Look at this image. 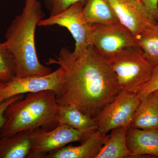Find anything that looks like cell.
<instances>
[{"instance_id":"6da1fadb","label":"cell","mask_w":158,"mask_h":158,"mask_svg":"<svg viewBox=\"0 0 158 158\" xmlns=\"http://www.w3.org/2000/svg\"><path fill=\"white\" fill-rule=\"evenodd\" d=\"M47 65L56 64L64 71V89L56 97L58 105H70L94 118L114 100L122 89L107 59L89 46L85 55L76 59L67 48Z\"/></svg>"},{"instance_id":"7a4b0ae2","label":"cell","mask_w":158,"mask_h":158,"mask_svg":"<svg viewBox=\"0 0 158 158\" xmlns=\"http://www.w3.org/2000/svg\"><path fill=\"white\" fill-rule=\"evenodd\" d=\"M44 13L39 0H25L21 13L17 15L6 31L3 43L13 58L15 77L46 75L49 67L40 62L35 45V31Z\"/></svg>"},{"instance_id":"3957f363","label":"cell","mask_w":158,"mask_h":158,"mask_svg":"<svg viewBox=\"0 0 158 158\" xmlns=\"http://www.w3.org/2000/svg\"><path fill=\"white\" fill-rule=\"evenodd\" d=\"M58 106L56 94L53 90L27 94L6 109L0 138L39 128L50 130L56 127L59 124L56 118Z\"/></svg>"},{"instance_id":"277c9868","label":"cell","mask_w":158,"mask_h":158,"mask_svg":"<svg viewBox=\"0 0 158 158\" xmlns=\"http://www.w3.org/2000/svg\"><path fill=\"white\" fill-rule=\"evenodd\" d=\"M107 60L120 88L132 93L149 81L154 67L138 46L123 50Z\"/></svg>"},{"instance_id":"5b68a950","label":"cell","mask_w":158,"mask_h":158,"mask_svg":"<svg viewBox=\"0 0 158 158\" xmlns=\"http://www.w3.org/2000/svg\"><path fill=\"white\" fill-rule=\"evenodd\" d=\"M84 6L83 3H75L57 15L43 19L37 25L39 27L56 25L68 29L75 40V48L72 52L76 59L83 57L91 45L92 27L83 15Z\"/></svg>"},{"instance_id":"8992f818","label":"cell","mask_w":158,"mask_h":158,"mask_svg":"<svg viewBox=\"0 0 158 158\" xmlns=\"http://www.w3.org/2000/svg\"><path fill=\"white\" fill-rule=\"evenodd\" d=\"M90 135L66 124H59L50 130L44 128L36 129L31 133V149L28 158H44L48 153L65 147L72 142H83Z\"/></svg>"},{"instance_id":"52a82bcc","label":"cell","mask_w":158,"mask_h":158,"mask_svg":"<svg viewBox=\"0 0 158 158\" xmlns=\"http://www.w3.org/2000/svg\"><path fill=\"white\" fill-rule=\"evenodd\" d=\"M140 102L136 94L122 89L114 100L94 117L98 124L97 131L106 135L116 128H128Z\"/></svg>"},{"instance_id":"ba28073f","label":"cell","mask_w":158,"mask_h":158,"mask_svg":"<svg viewBox=\"0 0 158 158\" xmlns=\"http://www.w3.org/2000/svg\"><path fill=\"white\" fill-rule=\"evenodd\" d=\"M64 89V71L59 66L57 70L46 75L15 77L0 91V103L18 94L47 90H53L58 97L62 95Z\"/></svg>"},{"instance_id":"9c48e42d","label":"cell","mask_w":158,"mask_h":158,"mask_svg":"<svg viewBox=\"0 0 158 158\" xmlns=\"http://www.w3.org/2000/svg\"><path fill=\"white\" fill-rule=\"evenodd\" d=\"M91 26V45L106 59L125 49L138 46L136 37L121 23Z\"/></svg>"},{"instance_id":"30bf717a","label":"cell","mask_w":158,"mask_h":158,"mask_svg":"<svg viewBox=\"0 0 158 158\" xmlns=\"http://www.w3.org/2000/svg\"><path fill=\"white\" fill-rule=\"evenodd\" d=\"M119 22L136 37L158 23L139 0H109Z\"/></svg>"},{"instance_id":"8fae6325","label":"cell","mask_w":158,"mask_h":158,"mask_svg":"<svg viewBox=\"0 0 158 158\" xmlns=\"http://www.w3.org/2000/svg\"><path fill=\"white\" fill-rule=\"evenodd\" d=\"M109 135L94 132L78 146H65L46 154L45 158H96Z\"/></svg>"},{"instance_id":"7c38bea8","label":"cell","mask_w":158,"mask_h":158,"mask_svg":"<svg viewBox=\"0 0 158 158\" xmlns=\"http://www.w3.org/2000/svg\"><path fill=\"white\" fill-rule=\"evenodd\" d=\"M126 141L128 148L135 155L134 157L146 155L158 157V129H141L130 127Z\"/></svg>"},{"instance_id":"4fadbf2b","label":"cell","mask_w":158,"mask_h":158,"mask_svg":"<svg viewBox=\"0 0 158 158\" xmlns=\"http://www.w3.org/2000/svg\"><path fill=\"white\" fill-rule=\"evenodd\" d=\"M56 118L58 124L68 125L88 135L98 129L95 118L83 113L72 105H58Z\"/></svg>"},{"instance_id":"5bb4252c","label":"cell","mask_w":158,"mask_h":158,"mask_svg":"<svg viewBox=\"0 0 158 158\" xmlns=\"http://www.w3.org/2000/svg\"><path fill=\"white\" fill-rule=\"evenodd\" d=\"M131 126L141 129H158V93H151L140 102Z\"/></svg>"},{"instance_id":"9a60e30c","label":"cell","mask_w":158,"mask_h":158,"mask_svg":"<svg viewBox=\"0 0 158 158\" xmlns=\"http://www.w3.org/2000/svg\"><path fill=\"white\" fill-rule=\"evenodd\" d=\"M83 14L90 25L120 23L109 0H87L83 7Z\"/></svg>"},{"instance_id":"2e32d148","label":"cell","mask_w":158,"mask_h":158,"mask_svg":"<svg viewBox=\"0 0 158 158\" xmlns=\"http://www.w3.org/2000/svg\"><path fill=\"white\" fill-rule=\"evenodd\" d=\"M32 131H23L0 138V158H28L31 152Z\"/></svg>"},{"instance_id":"e0dca14e","label":"cell","mask_w":158,"mask_h":158,"mask_svg":"<svg viewBox=\"0 0 158 158\" xmlns=\"http://www.w3.org/2000/svg\"><path fill=\"white\" fill-rule=\"evenodd\" d=\"M128 128L119 127L111 130L107 140L96 158L134 157L128 148L126 138Z\"/></svg>"},{"instance_id":"ac0fdd59","label":"cell","mask_w":158,"mask_h":158,"mask_svg":"<svg viewBox=\"0 0 158 158\" xmlns=\"http://www.w3.org/2000/svg\"><path fill=\"white\" fill-rule=\"evenodd\" d=\"M138 46L154 66H158V26L154 25L136 37Z\"/></svg>"},{"instance_id":"d6986e66","label":"cell","mask_w":158,"mask_h":158,"mask_svg":"<svg viewBox=\"0 0 158 158\" xmlns=\"http://www.w3.org/2000/svg\"><path fill=\"white\" fill-rule=\"evenodd\" d=\"M15 77L13 58L3 43H0V81L6 84Z\"/></svg>"},{"instance_id":"ffe728a7","label":"cell","mask_w":158,"mask_h":158,"mask_svg":"<svg viewBox=\"0 0 158 158\" xmlns=\"http://www.w3.org/2000/svg\"><path fill=\"white\" fill-rule=\"evenodd\" d=\"M87 0H44L46 7L50 11V16H54L63 12L70 6L78 2L84 5Z\"/></svg>"},{"instance_id":"44dd1931","label":"cell","mask_w":158,"mask_h":158,"mask_svg":"<svg viewBox=\"0 0 158 158\" xmlns=\"http://www.w3.org/2000/svg\"><path fill=\"white\" fill-rule=\"evenodd\" d=\"M158 90V66H155L149 81L142 86L137 93L140 101L152 92Z\"/></svg>"},{"instance_id":"7402d4cb","label":"cell","mask_w":158,"mask_h":158,"mask_svg":"<svg viewBox=\"0 0 158 158\" xmlns=\"http://www.w3.org/2000/svg\"><path fill=\"white\" fill-rule=\"evenodd\" d=\"M24 97V94H18L11 97L0 103V130L5 122L4 113L7 107L12 103Z\"/></svg>"},{"instance_id":"603a6c76","label":"cell","mask_w":158,"mask_h":158,"mask_svg":"<svg viewBox=\"0 0 158 158\" xmlns=\"http://www.w3.org/2000/svg\"><path fill=\"white\" fill-rule=\"evenodd\" d=\"M147 9L155 20L158 23V0H139Z\"/></svg>"},{"instance_id":"cb8c5ba5","label":"cell","mask_w":158,"mask_h":158,"mask_svg":"<svg viewBox=\"0 0 158 158\" xmlns=\"http://www.w3.org/2000/svg\"><path fill=\"white\" fill-rule=\"evenodd\" d=\"M5 86H6V84L0 81V91L5 87Z\"/></svg>"},{"instance_id":"d4e9b609","label":"cell","mask_w":158,"mask_h":158,"mask_svg":"<svg viewBox=\"0 0 158 158\" xmlns=\"http://www.w3.org/2000/svg\"><path fill=\"white\" fill-rule=\"evenodd\" d=\"M157 25L158 26V23H157Z\"/></svg>"},{"instance_id":"484cf974","label":"cell","mask_w":158,"mask_h":158,"mask_svg":"<svg viewBox=\"0 0 158 158\" xmlns=\"http://www.w3.org/2000/svg\"><path fill=\"white\" fill-rule=\"evenodd\" d=\"M157 91V92H158V90H157V91Z\"/></svg>"}]
</instances>
